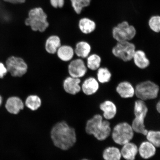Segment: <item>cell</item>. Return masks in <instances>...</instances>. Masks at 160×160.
I'll use <instances>...</instances> for the list:
<instances>
[{"instance_id":"cell-27","label":"cell","mask_w":160,"mask_h":160,"mask_svg":"<svg viewBox=\"0 0 160 160\" xmlns=\"http://www.w3.org/2000/svg\"><path fill=\"white\" fill-rule=\"evenodd\" d=\"M74 10L77 14H80L84 8L89 7L92 0H70Z\"/></svg>"},{"instance_id":"cell-26","label":"cell","mask_w":160,"mask_h":160,"mask_svg":"<svg viewBox=\"0 0 160 160\" xmlns=\"http://www.w3.org/2000/svg\"><path fill=\"white\" fill-rule=\"evenodd\" d=\"M97 71V79L99 83H107L111 81L112 73L107 68L101 67Z\"/></svg>"},{"instance_id":"cell-19","label":"cell","mask_w":160,"mask_h":160,"mask_svg":"<svg viewBox=\"0 0 160 160\" xmlns=\"http://www.w3.org/2000/svg\"><path fill=\"white\" fill-rule=\"evenodd\" d=\"M121 152L122 157L126 160H135L138 148L135 144L130 142L123 145Z\"/></svg>"},{"instance_id":"cell-29","label":"cell","mask_w":160,"mask_h":160,"mask_svg":"<svg viewBox=\"0 0 160 160\" xmlns=\"http://www.w3.org/2000/svg\"><path fill=\"white\" fill-rule=\"evenodd\" d=\"M148 25L154 32L158 33L160 31V17L159 15L152 16L149 19Z\"/></svg>"},{"instance_id":"cell-10","label":"cell","mask_w":160,"mask_h":160,"mask_svg":"<svg viewBox=\"0 0 160 160\" xmlns=\"http://www.w3.org/2000/svg\"><path fill=\"white\" fill-rule=\"evenodd\" d=\"M68 72L70 77L81 79L87 73L88 68L82 59L71 60L68 66Z\"/></svg>"},{"instance_id":"cell-22","label":"cell","mask_w":160,"mask_h":160,"mask_svg":"<svg viewBox=\"0 0 160 160\" xmlns=\"http://www.w3.org/2000/svg\"><path fill=\"white\" fill-rule=\"evenodd\" d=\"M78 26L80 31L85 35L93 32L97 28L95 22L88 18H83L80 19Z\"/></svg>"},{"instance_id":"cell-7","label":"cell","mask_w":160,"mask_h":160,"mask_svg":"<svg viewBox=\"0 0 160 160\" xmlns=\"http://www.w3.org/2000/svg\"><path fill=\"white\" fill-rule=\"evenodd\" d=\"M5 65L8 72L14 78L23 77L28 71L29 67L27 62L21 57L10 56L6 60Z\"/></svg>"},{"instance_id":"cell-31","label":"cell","mask_w":160,"mask_h":160,"mask_svg":"<svg viewBox=\"0 0 160 160\" xmlns=\"http://www.w3.org/2000/svg\"><path fill=\"white\" fill-rule=\"evenodd\" d=\"M4 1L12 4L22 3L25 2L26 0H3Z\"/></svg>"},{"instance_id":"cell-1","label":"cell","mask_w":160,"mask_h":160,"mask_svg":"<svg viewBox=\"0 0 160 160\" xmlns=\"http://www.w3.org/2000/svg\"><path fill=\"white\" fill-rule=\"evenodd\" d=\"M51 138L54 145L63 151L71 148L77 141L75 129L64 121L58 122L53 126L51 131Z\"/></svg>"},{"instance_id":"cell-14","label":"cell","mask_w":160,"mask_h":160,"mask_svg":"<svg viewBox=\"0 0 160 160\" xmlns=\"http://www.w3.org/2000/svg\"><path fill=\"white\" fill-rule=\"evenodd\" d=\"M120 97L124 99L130 98L135 95V88L132 83L128 81L120 82L116 88Z\"/></svg>"},{"instance_id":"cell-5","label":"cell","mask_w":160,"mask_h":160,"mask_svg":"<svg viewBox=\"0 0 160 160\" xmlns=\"http://www.w3.org/2000/svg\"><path fill=\"white\" fill-rule=\"evenodd\" d=\"M135 95L138 99L143 101L155 99L159 92V87L154 82L147 80L136 85Z\"/></svg>"},{"instance_id":"cell-3","label":"cell","mask_w":160,"mask_h":160,"mask_svg":"<svg viewBox=\"0 0 160 160\" xmlns=\"http://www.w3.org/2000/svg\"><path fill=\"white\" fill-rule=\"evenodd\" d=\"M47 16L41 8H36L30 10L28 17L25 20V25L31 27L32 31L42 33L49 27V23Z\"/></svg>"},{"instance_id":"cell-9","label":"cell","mask_w":160,"mask_h":160,"mask_svg":"<svg viewBox=\"0 0 160 160\" xmlns=\"http://www.w3.org/2000/svg\"><path fill=\"white\" fill-rule=\"evenodd\" d=\"M136 51L134 44L129 41L117 42L112 50V53L116 58L124 62L132 60Z\"/></svg>"},{"instance_id":"cell-20","label":"cell","mask_w":160,"mask_h":160,"mask_svg":"<svg viewBox=\"0 0 160 160\" xmlns=\"http://www.w3.org/2000/svg\"><path fill=\"white\" fill-rule=\"evenodd\" d=\"M138 152L142 158L149 159L155 155L156 147L148 141L143 142L138 148Z\"/></svg>"},{"instance_id":"cell-12","label":"cell","mask_w":160,"mask_h":160,"mask_svg":"<svg viewBox=\"0 0 160 160\" xmlns=\"http://www.w3.org/2000/svg\"><path fill=\"white\" fill-rule=\"evenodd\" d=\"M5 108L10 113L13 115L18 114L24 108V104L21 98L17 96H12L8 98L5 104Z\"/></svg>"},{"instance_id":"cell-24","label":"cell","mask_w":160,"mask_h":160,"mask_svg":"<svg viewBox=\"0 0 160 160\" xmlns=\"http://www.w3.org/2000/svg\"><path fill=\"white\" fill-rule=\"evenodd\" d=\"M103 158L104 160H121L122 155L121 151L118 148L109 147L103 152Z\"/></svg>"},{"instance_id":"cell-33","label":"cell","mask_w":160,"mask_h":160,"mask_svg":"<svg viewBox=\"0 0 160 160\" xmlns=\"http://www.w3.org/2000/svg\"><path fill=\"white\" fill-rule=\"evenodd\" d=\"M64 4V0H58V7L62 8Z\"/></svg>"},{"instance_id":"cell-30","label":"cell","mask_w":160,"mask_h":160,"mask_svg":"<svg viewBox=\"0 0 160 160\" xmlns=\"http://www.w3.org/2000/svg\"><path fill=\"white\" fill-rule=\"evenodd\" d=\"M8 73L5 65L0 62V79L4 78Z\"/></svg>"},{"instance_id":"cell-21","label":"cell","mask_w":160,"mask_h":160,"mask_svg":"<svg viewBox=\"0 0 160 160\" xmlns=\"http://www.w3.org/2000/svg\"><path fill=\"white\" fill-rule=\"evenodd\" d=\"M74 49L75 54L78 57L85 59L88 57L92 50L91 45L88 42L82 41L76 44Z\"/></svg>"},{"instance_id":"cell-13","label":"cell","mask_w":160,"mask_h":160,"mask_svg":"<svg viewBox=\"0 0 160 160\" xmlns=\"http://www.w3.org/2000/svg\"><path fill=\"white\" fill-rule=\"evenodd\" d=\"M99 87V83L97 78L92 77L85 79L81 85L82 91L87 96L95 94L98 91Z\"/></svg>"},{"instance_id":"cell-25","label":"cell","mask_w":160,"mask_h":160,"mask_svg":"<svg viewBox=\"0 0 160 160\" xmlns=\"http://www.w3.org/2000/svg\"><path fill=\"white\" fill-rule=\"evenodd\" d=\"M86 65L88 69L92 71H95L101 67L102 59L100 56L96 53L89 55L87 58Z\"/></svg>"},{"instance_id":"cell-23","label":"cell","mask_w":160,"mask_h":160,"mask_svg":"<svg viewBox=\"0 0 160 160\" xmlns=\"http://www.w3.org/2000/svg\"><path fill=\"white\" fill-rule=\"evenodd\" d=\"M25 103L28 108L32 111H35L41 107L42 101L38 95H31L26 98Z\"/></svg>"},{"instance_id":"cell-11","label":"cell","mask_w":160,"mask_h":160,"mask_svg":"<svg viewBox=\"0 0 160 160\" xmlns=\"http://www.w3.org/2000/svg\"><path fill=\"white\" fill-rule=\"evenodd\" d=\"M81 79L68 76L65 78L62 83V87L66 93L70 95L77 94L81 91Z\"/></svg>"},{"instance_id":"cell-16","label":"cell","mask_w":160,"mask_h":160,"mask_svg":"<svg viewBox=\"0 0 160 160\" xmlns=\"http://www.w3.org/2000/svg\"><path fill=\"white\" fill-rule=\"evenodd\" d=\"M99 108L103 111V117L106 119H113L117 114V106L110 100H106L100 104Z\"/></svg>"},{"instance_id":"cell-17","label":"cell","mask_w":160,"mask_h":160,"mask_svg":"<svg viewBox=\"0 0 160 160\" xmlns=\"http://www.w3.org/2000/svg\"><path fill=\"white\" fill-rule=\"evenodd\" d=\"M56 54L60 61L68 62L73 58L75 55L74 49L71 45H62L58 49Z\"/></svg>"},{"instance_id":"cell-34","label":"cell","mask_w":160,"mask_h":160,"mask_svg":"<svg viewBox=\"0 0 160 160\" xmlns=\"http://www.w3.org/2000/svg\"><path fill=\"white\" fill-rule=\"evenodd\" d=\"M156 109H157V111H158V112L159 113H160V102L159 101L157 103V104H156Z\"/></svg>"},{"instance_id":"cell-15","label":"cell","mask_w":160,"mask_h":160,"mask_svg":"<svg viewBox=\"0 0 160 160\" xmlns=\"http://www.w3.org/2000/svg\"><path fill=\"white\" fill-rule=\"evenodd\" d=\"M62 45L61 39L59 36L52 35L46 39L45 43V50L49 55L56 54L59 48Z\"/></svg>"},{"instance_id":"cell-28","label":"cell","mask_w":160,"mask_h":160,"mask_svg":"<svg viewBox=\"0 0 160 160\" xmlns=\"http://www.w3.org/2000/svg\"><path fill=\"white\" fill-rule=\"evenodd\" d=\"M148 141L152 144L156 148H159L160 146V132L159 131L150 130L148 131L145 136Z\"/></svg>"},{"instance_id":"cell-36","label":"cell","mask_w":160,"mask_h":160,"mask_svg":"<svg viewBox=\"0 0 160 160\" xmlns=\"http://www.w3.org/2000/svg\"><path fill=\"white\" fill-rule=\"evenodd\" d=\"M81 160H89L88 159H82Z\"/></svg>"},{"instance_id":"cell-4","label":"cell","mask_w":160,"mask_h":160,"mask_svg":"<svg viewBox=\"0 0 160 160\" xmlns=\"http://www.w3.org/2000/svg\"><path fill=\"white\" fill-rule=\"evenodd\" d=\"M148 109L145 101L138 99L135 102L134 113L135 118L132 123L134 132L146 136L148 130L146 129L145 119Z\"/></svg>"},{"instance_id":"cell-18","label":"cell","mask_w":160,"mask_h":160,"mask_svg":"<svg viewBox=\"0 0 160 160\" xmlns=\"http://www.w3.org/2000/svg\"><path fill=\"white\" fill-rule=\"evenodd\" d=\"M132 60L136 67L140 69L147 68L150 64V60L143 50H136Z\"/></svg>"},{"instance_id":"cell-6","label":"cell","mask_w":160,"mask_h":160,"mask_svg":"<svg viewBox=\"0 0 160 160\" xmlns=\"http://www.w3.org/2000/svg\"><path fill=\"white\" fill-rule=\"evenodd\" d=\"M134 135V132L131 125L126 122H123L114 127L112 137L116 143L123 146L131 142Z\"/></svg>"},{"instance_id":"cell-8","label":"cell","mask_w":160,"mask_h":160,"mask_svg":"<svg viewBox=\"0 0 160 160\" xmlns=\"http://www.w3.org/2000/svg\"><path fill=\"white\" fill-rule=\"evenodd\" d=\"M112 34L113 39L117 42L131 41L136 37L137 30L128 22L123 21L113 28Z\"/></svg>"},{"instance_id":"cell-35","label":"cell","mask_w":160,"mask_h":160,"mask_svg":"<svg viewBox=\"0 0 160 160\" xmlns=\"http://www.w3.org/2000/svg\"><path fill=\"white\" fill-rule=\"evenodd\" d=\"M3 102V98L2 97V96L0 95V107H1V106Z\"/></svg>"},{"instance_id":"cell-32","label":"cell","mask_w":160,"mask_h":160,"mask_svg":"<svg viewBox=\"0 0 160 160\" xmlns=\"http://www.w3.org/2000/svg\"><path fill=\"white\" fill-rule=\"evenodd\" d=\"M51 5L54 8H58V0H50Z\"/></svg>"},{"instance_id":"cell-2","label":"cell","mask_w":160,"mask_h":160,"mask_svg":"<svg viewBox=\"0 0 160 160\" xmlns=\"http://www.w3.org/2000/svg\"><path fill=\"white\" fill-rule=\"evenodd\" d=\"M109 122L103 120L100 114L95 115L86 123L85 131L88 134L93 135L99 141H103L109 137L111 128Z\"/></svg>"}]
</instances>
